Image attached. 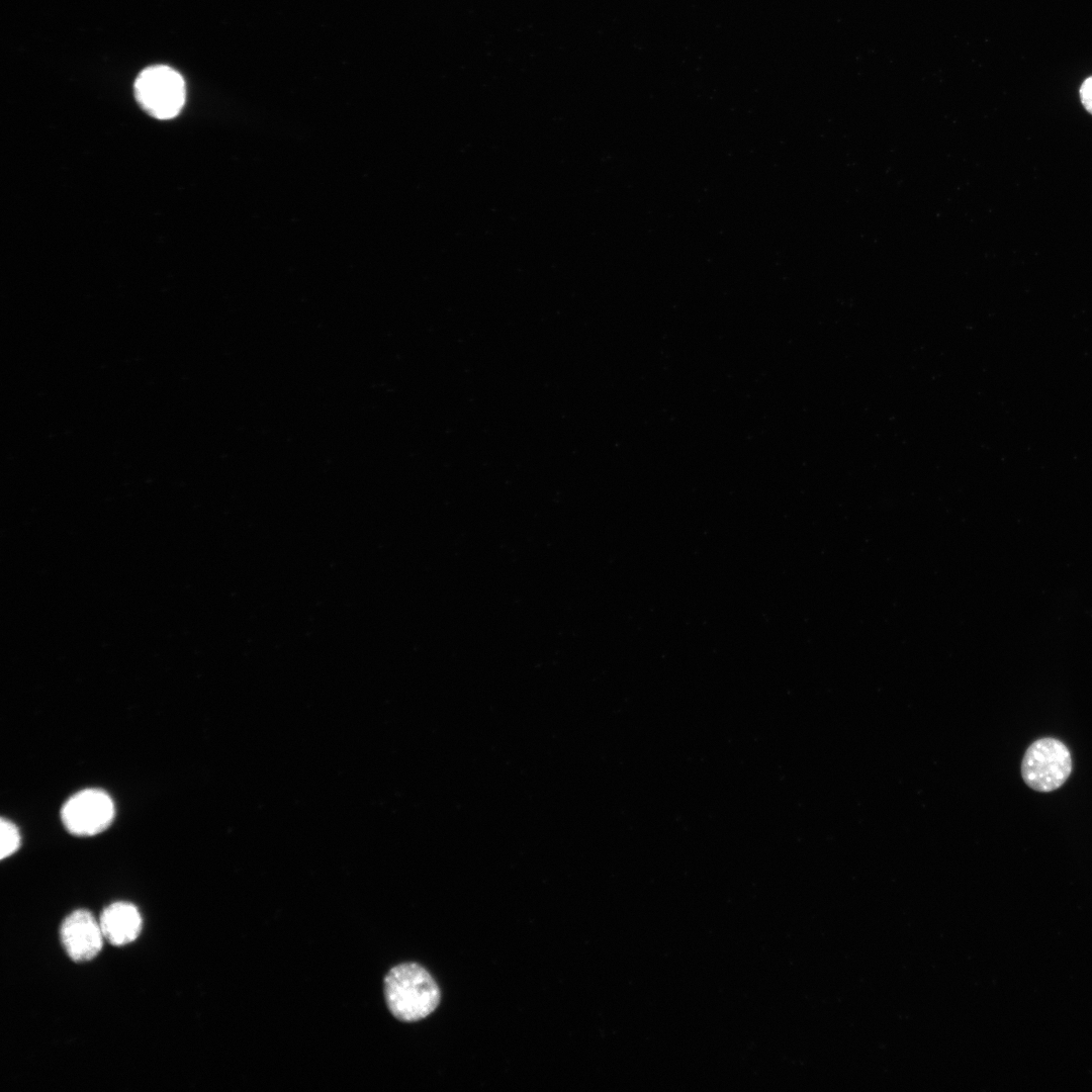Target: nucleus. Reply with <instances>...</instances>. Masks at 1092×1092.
I'll list each match as a JSON object with an SVG mask.
<instances>
[{
  "instance_id": "obj_1",
  "label": "nucleus",
  "mask_w": 1092,
  "mask_h": 1092,
  "mask_svg": "<svg viewBox=\"0 0 1092 1092\" xmlns=\"http://www.w3.org/2000/svg\"><path fill=\"white\" fill-rule=\"evenodd\" d=\"M384 997L390 1013L398 1020L415 1022L430 1015L441 1000L440 989L422 966L404 963L385 976Z\"/></svg>"
},
{
  "instance_id": "obj_2",
  "label": "nucleus",
  "mask_w": 1092,
  "mask_h": 1092,
  "mask_svg": "<svg viewBox=\"0 0 1092 1092\" xmlns=\"http://www.w3.org/2000/svg\"><path fill=\"white\" fill-rule=\"evenodd\" d=\"M133 91L142 108L158 119L173 118L185 102L184 80L168 66H151L143 70Z\"/></svg>"
},
{
  "instance_id": "obj_3",
  "label": "nucleus",
  "mask_w": 1092,
  "mask_h": 1092,
  "mask_svg": "<svg viewBox=\"0 0 1092 1092\" xmlns=\"http://www.w3.org/2000/svg\"><path fill=\"white\" fill-rule=\"evenodd\" d=\"M1072 758L1068 747L1060 740L1044 737L1034 741L1025 751L1021 763L1024 783L1037 792H1052L1068 780Z\"/></svg>"
},
{
  "instance_id": "obj_4",
  "label": "nucleus",
  "mask_w": 1092,
  "mask_h": 1092,
  "mask_svg": "<svg viewBox=\"0 0 1092 1092\" xmlns=\"http://www.w3.org/2000/svg\"><path fill=\"white\" fill-rule=\"evenodd\" d=\"M62 821L69 832L90 836L105 830L114 817V805L107 793L87 789L72 796L61 811Z\"/></svg>"
},
{
  "instance_id": "obj_5",
  "label": "nucleus",
  "mask_w": 1092,
  "mask_h": 1092,
  "mask_svg": "<svg viewBox=\"0 0 1092 1092\" xmlns=\"http://www.w3.org/2000/svg\"><path fill=\"white\" fill-rule=\"evenodd\" d=\"M60 938L71 960L81 963L90 961L99 953L104 936L92 913L78 909L62 922Z\"/></svg>"
},
{
  "instance_id": "obj_6",
  "label": "nucleus",
  "mask_w": 1092,
  "mask_h": 1092,
  "mask_svg": "<svg viewBox=\"0 0 1092 1092\" xmlns=\"http://www.w3.org/2000/svg\"><path fill=\"white\" fill-rule=\"evenodd\" d=\"M99 924L104 938L109 943L120 946L138 938L143 921L134 905L115 902L102 911Z\"/></svg>"
},
{
  "instance_id": "obj_7",
  "label": "nucleus",
  "mask_w": 1092,
  "mask_h": 1092,
  "mask_svg": "<svg viewBox=\"0 0 1092 1092\" xmlns=\"http://www.w3.org/2000/svg\"><path fill=\"white\" fill-rule=\"evenodd\" d=\"M0 830H1V846H0V849H1L0 851L1 852H0V856L3 859L5 857H7V856H10L12 853H14L17 850V848L19 847V844H20V835H19L17 827L12 822H10L9 820H6L4 818L1 819Z\"/></svg>"
},
{
  "instance_id": "obj_8",
  "label": "nucleus",
  "mask_w": 1092,
  "mask_h": 1092,
  "mask_svg": "<svg viewBox=\"0 0 1092 1092\" xmlns=\"http://www.w3.org/2000/svg\"><path fill=\"white\" fill-rule=\"evenodd\" d=\"M1079 93L1085 109L1092 114V76L1082 83Z\"/></svg>"
}]
</instances>
